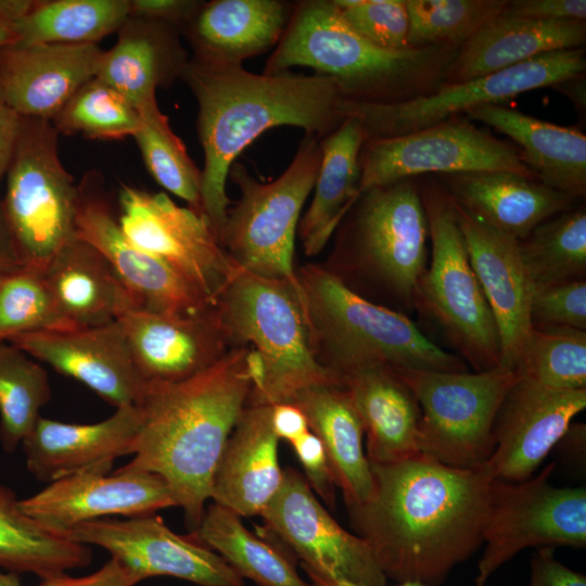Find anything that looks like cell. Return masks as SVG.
Returning a JSON list of instances; mask_svg holds the SVG:
<instances>
[{
    "label": "cell",
    "mask_w": 586,
    "mask_h": 586,
    "mask_svg": "<svg viewBox=\"0 0 586 586\" xmlns=\"http://www.w3.org/2000/svg\"><path fill=\"white\" fill-rule=\"evenodd\" d=\"M21 267L0 203V275Z\"/></svg>",
    "instance_id": "6f0895ef"
},
{
    "label": "cell",
    "mask_w": 586,
    "mask_h": 586,
    "mask_svg": "<svg viewBox=\"0 0 586 586\" xmlns=\"http://www.w3.org/2000/svg\"><path fill=\"white\" fill-rule=\"evenodd\" d=\"M202 1L194 0H131L130 16L167 24L181 33Z\"/></svg>",
    "instance_id": "816d5d0a"
},
{
    "label": "cell",
    "mask_w": 586,
    "mask_h": 586,
    "mask_svg": "<svg viewBox=\"0 0 586 586\" xmlns=\"http://www.w3.org/2000/svg\"><path fill=\"white\" fill-rule=\"evenodd\" d=\"M530 566L528 586H586V576L557 560L552 547L536 548Z\"/></svg>",
    "instance_id": "f907efd6"
},
{
    "label": "cell",
    "mask_w": 586,
    "mask_h": 586,
    "mask_svg": "<svg viewBox=\"0 0 586 586\" xmlns=\"http://www.w3.org/2000/svg\"><path fill=\"white\" fill-rule=\"evenodd\" d=\"M553 88L563 92L574 104L579 115L585 116L586 111V80L585 74L566 79Z\"/></svg>",
    "instance_id": "680465c9"
},
{
    "label": "cell",
    "mask_w": 586,
    "mask_h": 586,
    "mask_svg": "<svg viewBox=\"0 0 586 586\" xmlns=\"http://www.w3.org/2000/svg\"><path fill=\"white\" fill-rule=\"evenodd\" d=\"M141 423L139 408H117L95 423H68L40 417L22 442L27 470L41 482L110 472L115 459L132 455Z\"/></svg>",
    "instance_id": "cb8c5ba5"
},
{
    "label": "cell",
    "mask_w": 586,
    "mask_h": 586,
    "mask_svg": "<svg viewBox=\"0 0 586 586\" xmlns=\"http://www.w3.org/2000/svg\"><path fill=\"white\" fill-rule=\"evenodd\" d=\"M586 407V388L556 390L520 378L504 398L494 423V477L520 482L534 475L549 451Z\"/></svg>",
    "instance_id": "ac0fdd59"
},
{
    "label": "cell",
    "mask_w": 586,
    "mask_h": 586,
    "mask_svg": "<svg viewBox=\"0 0 586 586\" xmlns=\"http://www.w3.org/2000/svg\"><path fill=\"white\" fill-rule=\"evenodd\" d=\"M347 391L366 435L371 463L399 461L420 454L417 446L421 410L396 371L384 364H361L335 373Z\"/></svg>",
    "instance_id": "83f0119b"
},
{
    "label": "cell",
    "mask_w": 586,
    "mask_h": 586,
    "mask_svg": "<svg viewBox=\"0 0 586 586\" xmlns=\"http://www.w3.org/2000/svg\"><path fill=\"white\" fill-rule=\"evenodd\" d=\"M431 254L419 279L415 310L431 320L474 371L501 365L496 320L471 266L454 200L438 180L419 177Z\"/></svg>",
    "instance_id": "ba28073f"
},
{
    "label": "cell",
    "mask_w": 586,
    "mask_h": 586,
    "mask_svg": "<svg viewBox=\"0 0 586 586\" xmlns=\"http://www.w3.org/2000/svg\"><path fill=\"white\" fill-rule=\"evenodd\" d=\"M247 348H231L180 382H145L136 404L141 423L133 458L120 468L161 476L192 531L201 522L219 459L249 400Z\"/></svg>",
    "instance_id": "3957f363"
},
{
    "label": "cell",
    "mask_w": 586,
    "mask_h": 586,
    "mask_svg": "<svg viewBox=\"0 0 586 586\" xmlns=\"http://www.w3.org/2000/svg\"><path fill=\"white\" fill-rule=\"evenodd\" d=\"M260 517L266 530L301 560L304 571L357 586H386L366 540L332 518L296 470H284L278 493Z\"/></svg>",
    "instance_id": "2e32d148"
},
{
    "label": "cell",
    "mask_w": 586,
    "mask_h": 586,
    "mask_svg": "<svg viewBox=\"0 0 586 586\" xmlns=\"http://www.w3.org/2000/svg\"><path fill=\"white\" fill-rule=\"evenodd\" d=\"M117 33L116 43L102 53L95 77L139 112L157 103L156 89L180 78L189 58L180 33L167 24L129 16Z\"/></svg>",
    "instance_id": "1f68e13d"
},
{
    "label": "cell",
    "mask_w": 586,
    "mask_h": 586,
    "mask_svg": "<svg viewBox=\"0 0 586 586\" xmlns=\"http://www.w3.org/2000/svg\"><path fill=\"white\" fill-rule=\"evenodd\" d=\"M76 225L77 235L105 256L141 308L193 316L215 307L169 265L126 238L109 202L100 189L93 188L91 178L79 186Z\"/></svg>",
    "instance_id": "ffe728a7"
},
{
    "label": "cell",
    "mask_w": 586,
    "mask_h": 586,
    "mask_svg": "<svg viewBox=\"0 0 586 586\" xmlns=\"http://www.w3.org/2000/svg\"><path fill=\"white\" fill-rule=\"evenodd\" d=\"M497 129L521 149V161L545 186L574 199L586 195V136L502 104H483L463 114Z\"/></svg>",
    "instance_id": "d6a6232c"
},
{
    "label": "cell",
    "mask_w": 586,
    "mask_h": 586,
    "mask_svg": "<svg viewBox=\"0 0 586 586\" xmlns=\"http://www.w3.org/2000/svg\"><path fill=\"white\" fill-rule=\"evenodd\" d=\"M8 342L85 384L116 409L136 405L145 384L117 320L90 328L28 332Z\"/></svg>",
    "instance_id": "44dd1931"
},
{
    "label": "cell",
    "mask_w": 586,
    "mask_h": 586,
    "mask_svg": "<svg viewBox=\"0 0 586 586\" xmlns=\"http://www.w3.org/2000/svg\"><path fill=\"white\" fill-rule=\"evenodd\" d=\"M585 47L546 53L468 81L445 85L411 101L370 104L342 101L343 116L357 117L366 139L407 135L442 123L483 104L504 102L534 89L555 87L584 75Z\"/></svg>",
    "instance_id": "4fadbf2b"
},
{
    "label": "cell",
    "mask_w": 586,
    "mask_h": 586,
    "mask_svg": "<svg viewBox=\"0 0 586 586\" xmlns=\"http://www.w3.org/2000/svg\"><path fill=\"white\" fill-rule=\"evenodd\" d=\"M458 50L381 48L348 26L333 0H303L294 2L290 22L263 73L309 67L331 78L344 101L399 103L442 88Z\"/></svg>",
    "instance_id": "277c9868"
},
{
    "label": "cell",
    "mask_w": 586,
    "mask_h": 586,
    "mask_svg": "<svg viewBox=\"0 0 586 586\" xmlns=\"http://www.w3.org/2000/svg\"><path fill=\"white\" fill-rule=\"evenodd\" d=\"M304 470L305 480L317 497L333 508L335 505V482L320 440L308 431L291 443Z\"/></svg>",
    "instance_id": "c3c4849f"
},
{
    "label": "cell",
    "mask_w": 586,
    "mask_h": 586,
    "mask_svg": "<svg viewBox=\"0 0 586 586\" xmlns=\"http://www.w3.org/2000/svg\"><path fill=\"white\" fill-rule=\"evenodd\" d=\"M89 546L71 540L25 514L15 493L0 484V568L41 579L87 566Z\"/></svg>",
    "instance_id": "d590c367"
},
{
    "label": "cell",
    "mask_w": 586,
    "mask_h": 586,
    "mask_svg": "<svg viewBox=\"0 0 586 586\" xmlns=\"http://www.w3.org/2000/svg\"><path fill=\"white\" fill-rule=\"evenodd\" d=\"M118 224L138 249L169 265L216 306L234 264L204 214L177 205L163 192L123 186Z\"/></svg>",
    "instance_id": "9a60e30c"
},
{
    "label": "cell",
    "mask_w": 586,
    "mask_h": 586,
    "mask_svg": "<svg viewBox=\"0 0 586 586\" xmlns=\"http://www.w3.org/2000/svg\"><path fill=\"white\" fill-rule=\"evenodd\" d=\"M22 116L0 92V183L5 177L21 129Z\"/></svg>",
    "instance_id": "11a10c76"
},
{
    "label": "cell",
    "mask_w": 586,
    "mask_h": 586,
    "mask_svg": "<svg viewBox=\"0 0 586 586\" xmlns=\"http://www.w3.org/2000/svg\"><path fill=\"white\" fill-rule=\"evenodd\" d=\"M394 370L421 410L420 454L458 469L476 468L491 458L497 412L519 379L514 370L504 366L479 372Z\"/></svg>",
    "instance_id": "8fae6325"
},
{
    "label": "cell",
    "mask_w": 586,
    "mask_h": 586,
    "mask_svg": "<svg viewBox=\"0 0 586 586\" xmlns=\"http://www.w3.org/2000/svg\"><path fill=\"white\" fill-rule=\"evenodd\" d=\"M192 534L242 578L259 586H315L301 578L283 549L250 532L240 515L217 504L205 508Z\"/></svg>",
    "instance_id": "8d00e7d4"
},
{
    "label": "cell",
    "mask_w": 586,
    "mask_h": 586,
    "mask_svg": "<svg viewBox=\"0 0 586 586\" xmlns=\"http://www.w3.org/2000/svg\"><path fill=\"white\" fill-rule=\"evenodd\" d=\"M296 275L315 356L334 375L372 362L393 369L468 370L460 357L428 337L408 315L358 295L323 266L306 264Z\"/></svg>",
    "instance_id": "8992f818"
},
{
    "label": "cell",
    "mask_w": 586,
    "mask_h": 586,
    "mask_svg": "<svg viewBox=\"0 0 586 586\" xmlns=\"http://www.w3.org/2000/svg\"><path fill=\"white\" fill-rule=\"evenodd\" d=\"M455 207L471 266L498 327L500 366L514 370L532 331V284L519 241L471 217L456 203Z\"/></svg>",
    "instance_id": "d4e9b609"
},
{
    "label": "cell",
    "mask_w": 586,
    "mask_h": 586,
    "mask_svg": "<svg viewBox=\"0 0 586 586\" xmlns=\"http://www.w3.org/2000/svg\"><path fill=\"white\" fill-rule=\"evenodd\" d=\"M437 178L461 209L518 241L572 208L576 200L537 179L509 171L455 173Z\"/></svg>",
    "instance_id": "4316f807"
},
{
    "label": "cell",
    "mask_w": 586,
    "mask_h": 586,
    "mask_svg": "<svg viewBox=\"0 0 586 586\" xmlns=\"http://www.w3.org/2000/svg\"><path fill=\"white\" fill-rule=\"evenodd\" d=\"M320 139L305 133L288 168L275 180H256L240 162L229 170L240 200L227 212L218 241L238 267L301 285L294 242L302 208L314 189L321 161ZM228 176V177H229Z\"/></svg>",
    "instance_id": "9c48e42d"
},
{
    "label": "cell",
    "mask_w": 586,
    "mask_h": 586,
    "mask_svg": "<svg viewBox=\"0 0 586 586\" xmlns=\"http://www.w3.org/2000/svg\"><path fill=\"white\" fill-rule=\"evenodd\" d=\"M43 279L58 309L75 329L111 323L141 308L105 256L78 235L55 254Z\"/></svg>",
    "instance_id": "f546056e"
},
{
    "label": "cell",
    "mask_w": 586,
    "mask_h": 586,
    "mask_svg": "<svg viewBox=\"0 0 586 586\" xmlns=\"http://www.w3.org/2000/svg\"><path fill=\"white\" fill-rule=\"evenodd\" d=\"M532 328H573L586 331V280L532 288Z\"/></svg>",
    "instance_id": "7dc6e473"
},
{
    "label": "cell",
    "mask_w": 586,
    "mask_h": 586,
    "mask_svg": "<svg viewBox=\"0 0 586 586\" xmlns=\"http://www.w3.org/2000/svg\"><path fill=\"white\" fill-rule=\"evenodd\" d=\"M18 505L33 520L61 534L110 515H148L177 506L161 476L123 468L113 474L80 473L56 480Z\"/></svg>",
    "instance_id": "d6986e66"
},
{
    "label": "cell",
    "mask_w": 586,
    "mask_h": 586,
    "mask_svg": "<svg viewBox=\"0 0 586 586\" xmlns=\"http://www.w3.org/2000/svg\"><path fill=\"white\" fill-rule=\"evenodd\" d=\"M514 371L556 390L586 388V331L532 328Z\"/></svg>",
    "instance_id": "b9f144b4"
},
{
    "label": "cell",
    "mask_w": 586,
    "mask_h": 586,
    "mask_svg": "<svg viewBox=\"0 0 586 586\" xmlns=\"http://www.w3.org/2000/svg\"><path fill=\"white\" fill-rule=\"evenodd\" d=\"M47 371L18 347L0 343V442L13 453L31 432L49 402Z\"/></svg>",
    "instance_id": "ab89813d"
},
{
    "label": "cell",
    "mask_w": 586,
    "mask_h": 586,
    "mask_svg": "<svg viewBox=\"0 0 586 586\" xmlns=\"http://www.w3.org/2000/svg\"><path fill=\"white\" fill-rule=\"evenodd\" d=\"M305 413L310 431L323 445L330 469L348 508L366 502L373 488L364 450V429L349 394L341 384L305 388L290 402Z\"/></svg>",
    "instance_id": "836d02e7"
},
{
    "label": "cell",
    "mask_w": 586,
    "mask_h": 586,
    "mask_svg": "<svg viewBox=\"0 0 586 586\" xmlns=\"http://www.w3.org/2000/svg\"><path fill=\"white\" fill-rule=\"evenodd\" d=\"M51 123L59 133L117 140L135 136L140 114L115 88L93 77L75 92Z\"/></svg>",
    "instance_id": "ee69618b"
},
{
    "label": "cell",
    "mask_w": 586,
    "mask_h": 586,
    "mask_svg": "<svg viewBox=\"0 0 586 586\" xmlns=\"http://www.w3.org/2000/svg\"><path fill=\"white\" fill-rule=\"evenodd\" d=\"M585 42V21L535 20L500 13L459 48L445 85L468 81L546 53L582 48Z\"/></svg>",
    "instance_id": "4dcf8cb0"
},
{
    "label": "cell",
    "mask_w": 586,
    "mask_h": 586,
    "mask_svg": "<svg viewBox=\"0 0 586 586\" xmlns=\"http://www.w3.org/2000/svg\"><path fill=\"white\" fill-rule=\"evenodd\" d=\"M370 466L372 493L347 509L352 526L386 578L441 585L483 544L489 463L458 469L417 454Z\"/></svg>",
    "instance_id": "6da1fadb"
},
{
    "label": "cell",
    "mask_w": 586,
    "mask_h": 586,
    "mask_svg": "<svg viewBox=\"0 0 586 586\" xmlns=\"http://www.w3.org/2000/svg\"><path fill=\"white\" fill-rule=\"evenodd\" d=\"M293 9L283 0L202 1L180 34L195 59L242 64L276 48Z\"/></svg>",
    "instance_id": "f1b7e54d"
},
{
    "label": "cell",
    "mask_w": 586,
    "mask_h": 586,
    "mask_svg": "<svg viewBox=\"0 0 586 586\" xmlns=\"http://www.w3.org/2000/svg\"><path fill=\"white\" fill-rule=\"evenodd\" d=\"M508 0H406L410 48H460L487 22L498 16Z\"/></svg>",
    "instance_id": "7bdbcfd3"
},
{
    "label": "cell",
    "mask_w": 586,
    "mask_h": 586,
    "mask_svg": "<svg viewBox=\"0 0 586 586\" xmlns=\"http://www.w3.org/2000/svg\"><path fill=\"white\" fill-rule=\"evenodd\" d=\"M271 406L246 403L216 468L211 500L242 517L260 515L284 475Z\"/></svg>",
    "instance_id": "484cf974"
},
{
    "label": "cell",
    "mask_w": 586,
    "mask_h": 586,
    "mask_svg": "<svg viewBox=\"0 0 586 586\" xmlns=\"http://www.w3.org/2000/svg\"><path fill=\"white\" fill-rule=\"evenodd\" d=\"M271 425L278 438L289 444L310 431L305 413L293 403L271 406Z\"/></svg>",
    "instance_id": "db71d44e"
},
{
    "label": "cell",
    "mask_w": 586,
    "mask_h": 586,
    "mask_svg": "<svg viewBox=\"0 0 586 586\" xmlns=\"http://www.w3.org/2000/svg\"><path fill=\"white\" fill-rule=\"evenodd\" d=\"M102 53L98 44L15 41L0 49V92L21 116L52 120L95 77Z\"/></svg>",
    "instance_id": "603a6c76"
},
{
    "label": "cell",
    "mask_w": 586,
    "mask_h": 586,
    "mask_svg": "<svg viewBox=\"0 0 586 586\" xmlns=\"http://www.w3.org/2000/svg\"><path fill=\"white\" fill-rule=\"evenodd\" d=\"M215 307L230 348L249 346L263 361L247 403H290L305 388L341 384L315 356L302 291L289 281L234 265Z\"/></svg>",
    "instance_id": "52a82bcc"
},
{
    "label": "cell",
    "mask_w": 586,
    "mask_h": 586,
    "mask_svg": "<svg viewBox=\"0 0 586 586\" xmlns=\"http://www.w3.org/2000/svg\"><path fill=\"white\" fill-rule=\"evenodd\" d=\"M73 329L53 302L43 273L21 266L0 275V343L28 332Z\"/></svg>",
    "instance_id": "f6af8a7d"
},
{
    "label": "cell",
    "mask_w": 586,
    "mask_h": 586,
    "mask_svg": "<svg viewBox=\"0 0 586 586\" xmlns=\"http://www.w3.org/2000/svg\"><path fill=\"white\" fill-rule=\"evenodd\" d=\"M501 14L535 20H586L585 0H508Z\"/></svg>",
    "instance_id": "681fc988"
},
{
    "label": "cell",
    "mask_w": 586,
    "mask_h": 586,
    "mask_svg": "<svg viewBox=\"0 0 586 586\" xmlns=\"http://www.w3.org/2000/svg\"><path fill=\"white\" fill-rule=\"evenodd\" d=\"M315 586H357L347 581L321 575L311 571H305ZM395 586H424L416 582H403Z\"/></svg>",
    "instance_id": "91938a15"
},
{
    "label": "cell",
    "mask_w": 586,
    "mask_h": 586,
    "mask_svg": "<svg viewBox=\"0 0 586 586\" xmlns=\"http://www.w3.org/2000/svg\"><path fill=\"white\" fill-rule=\"evenodd\" d=\"M555 469L552 461L524 481L493 480L476 586L525 548L586 546V488L553 486Z\"/></svg>",
    "instance_id": "7c38bea8"
},
{
    "label": "cell",
    "mask_w": 586,
    "mask_h": 586,
    "mask_svg": "<svg viewBox=\"0 0 586 586\" xmlns=\"http://www.w3.org/2000/svg\"><path fill=\"white\" fill-rule=\"evenodd\" d=\"M532 288L586 278V211L570 208L519 241Z\"/></svg>",
    "instance_id": "f35d334b"
},
{
    "label": "cell",
    "mask_w": 586,
    "mask_h": 586,
    "mask_svg": "<svg viewBox=\"0 0 586 586\" xmlns=\"http://www.w3.org/2000/svg\"><path fill=\"white\" fill-rule=\"evenodd\" d=\"M0 586H22L18 574L13 572H1L0 571Z\"/></svg>",
    "instance_id": "94428289"
},
{
    "label": "cell",
    "mask_w": 586,
    "mask_h": 586,
    "mask_svg": "<svg viewBox=\"0 0 586 586\" xmlns=\"http://www.w3.org/2000/svg\"><path fill=\"white\" fill-rule=\"evenodd\" d=\"M359 192L430 174L509 171L536 179L515 145L462 115L407 135L366 139L359 153Z\"/></svg>",
    "instance_id": "5bb4252c"
},
{
    "label": "cell",
    "mask_w": 586,
    "mask_h": 586,
    "mask_svg": "<svg viewBox=\"0 0 586 586\" xmlns=\"http://www.w3.org/2000/svg\"><path fill=\"white\" fill-rule=\"evenodd\" d=\"M129 16L128 0H33L17 24V41L98 44Z\"/></svg>",
    "instance_id": "74e56055"
},
{
    "label": "cell",
    "mask_w": 586,
    "mask_h": 586,
    "mask_svg": "<svg viewBox=\"0 0 586 586\" xmlns=\"http://www.w3.org/2000/svg\"><path fill=\"white\" fill-rule=\"evenodd\" d=\"M365 140L362 125L355 116H345L334 131L320 139L314 196L297 229L305 255L316 256L324 249L360 194L359 153Z\"/></svg>",
    "instance_id": "e575fe53"
},
{
    "label": "cell",
    "mask_w": 586,
    "mask_h": 586,
    "mask_svg": "<svg viewBox=\"0 0 586 586\" xmlns=\"http://www.w3.org/2000/svg\"><path fill=\"white\" fill-rule=\"evenodd\" d=\"M180 78L198 106L196 130L203 149L202 212L217 238L231 201L226 182L242 151L266 130L293 126L319 139L344 120L335 82L291 71L255 74L242 64L189 58Z\"/></svg>",
    "instance_id": "7a4b0ae2"
},
{
    "label": "cell",
    "mask_w": 586,
    "mask_h": 586,
    "mask_svg": "<svg viewBox=\"0 0 586 586\" xmlns=\"http://www.w3.org/2000/svg\"><path fill=\"white\" fill-rule=\"evenodd\" d=\"M33 0H0V49L17 41V24Z\"/></svg>",
    "instance_id": "9f6ffc18"
},
{
    "label": "cell",
    "mask_w": 586,
    "mask_h": 586,
    "mask_svg": "<svg viewBox=\"0 0 586 586\" xmlns=\"http://www.w3.org/2000/svg\"><path fill=\"white\" fill-rule=\"evenodd\" d=\"M140 125L133 138L144 165L164 189L202 212V170L189 156L182 140L173 131L157 103L139 111Z\"/></svg>",
    "instance_id": "60d3db41"
},
{
    "label": "cell",
    "mask_w": 586,
    "mask_h": 586,
    "mask_svg": "<svg viewBox=\"0 0 586 586\" xmlns=\"http://www.w3.org/2000/svg\"><path fill=\"white\" fill-rule=\"evenodd\" d=\"M139 582L128 568L111 557L92 574L72 577L64 573L42 579L39 586H135Z\"/></svg>",
    "instance_id": "f5cc1de1"
},
{
    "label": "cell",
    "mask_w": 586,
    "mask_h": 586,
    "mask_svg": "<svg viewBox=\"0 0 586 586\" xmlns=\"http://www.w3.org/2000/svg\"><path fill=\"white\" fill-rule=\"evenodd\" d=\"M62 534L73 542L105 549L140 582L173 576L199 586H244L243 578L219 555L194 537L174 533L157 515L104 518Z\"/></svg>",
    "instance_id": "e0dca14e"
},
{
    "label": "cell",
    "mask_w": 586,
    "mask_h": 586,
    "mask_svg": "<svg viewBox=\"0 0 586 586\" xmlns=\"http://www.w3.org/2000/svg\"><path fill=\"white\" fill-rule=\"evenodd\" d=\"M117 322L144 382L187 380L213 366L231 349L216 307L193 316L133 308Z\"/></svg>",
    "instance_id": "7402d4cb"
},
{
    "label": "cell",
    "mask_w": 586,
    "mask_h": 586,
    "mask_svg": "<svg viewBox=\"0 0 586 586\" xmlns=\"http://www.w3.org/2000/svg\"><path fill=\"white\" fill-rule=\"evenodd\" d=\"M342 18L372 43L391 50L408 49L406 0H333Z\"/></svg>",
    "instance_id": "bcb514c9"
},
{
    "label": "cell",
    "mask_w": 586,
    "mask_h": 586,
    "mask_svg": "<svg viewBox=\"0 0 586 586\" xmlns=\"http://www.w3.org/2000/svg\"><path fill=\"white\" fill-rule=\"evenodd\" d=\"M327 270L358 295L408 315L429 263L418 178L361 192L334 231Z\"/></svg>",
    "instance_id": "5b68a950"
},
{
    "label": "cell",
    "mask_w": 586,
    "mask_h": 586,
    "mask_svg": "<svg viewBox=\"0 0 586 586\" xmlns=\"http://www.w3.org/2000/svg\"><path fill=\"white\" fill-rule=\"evenodd\" d=\"M58 135L51 120L22 116L0 198L21 266L41 273L77 237L79 186L61 163Z\"/></svg>",
    "instance_id": "30bf717a"
}]
</instances>
